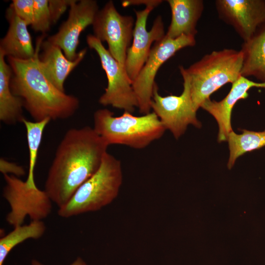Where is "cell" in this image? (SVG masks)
Listing matches in <instances>:
<instances>
[{
  "label": "cell",
  "instance_id": "6da1fadb",
  "mask_svg": "<svg viewBox=\"0 0 265 265\" xmlns=\"http://www.w3.org/2000/svg\"><path fill=\"white\" fill-rule=\"evenodd\" d=\"M108 146L89 126L71 128L66 132L56 148L44 186L58 208L66 204L96 172Z\"/></svg>",
  "mask_w": 265,
  "mask_h": 265
},
{
  "label": "cell",
  "instance_id": "7a4b0ae2",
  "mask_svg": "<svg viewBox=\"0 0 265 265\" xmlns=\"http://www.w3.org/2000/svg\"><path fill=\"white\" fill-rule=\"evenodd\" d=\"M44 37L43 35L38 38L33 57L20 59L7 56L12 69L10 89L21 99L24 108L34 121L66 119L76 113L79 100L55 87L39 67L38 55Z\"/></svg>",
  "mask_w": 265,
  "mask_h": 265
},
{
  "label": "cell",
  "instance_id": "3957f363",
  "mask_svg": "<svg viewBox=\"0 0 265 265\" xmlns=\"http://www.w3.org/2000/svg\"><path fill=\"white\" fill-rule=\"evenodd\" d=\"M95 131L109 146L122 145L143 149L164 134L165 129L153 111L135 116L124 111L116 116L106 108L97 110L93 115Z\"/></svg>",
  "mask_w": 265,
  "mask_h": 265
},
{
  "label": "cell",
  "instance_id": "277c9868",
  "mask_svg": "<svg viewBox=\"0 0 265 265\" xmlns=\"http://www.w3.org/2000/svg\"><path fill=\"white\" fill-rule=\"evenodd\" d=\"M123 177L121 161L107 152L98 170L66 204L58 209L57 214L67 218L97 212L109 205L119 194Z\"/></svg>",
  "mask_w": 265,
  "mask_h": 265
},
{
  "label": "cell",
  "instance_id": "5b68a950",
  "mask_svg": "<svg viewBox=\"0 0 265 265\" xmlns=\"http://www.w3.org/2000/svg\"><path fill=\"white\" fill-rule=\"evenodd\" d=\"M243 55L231 49L213 51L200 60L184 68L190 81V94L197 111L210 95L227 83H234L241 76Z\"/></svg>",
  "mask_w": 265,
  "mask_h": 265
},
{
  "label": "cell",
  "instance_id": "8992f818",
  "mask_svg": "<svg viewBox=\"0 0 265 265\" xmlns=\"http://www.w3.org/2000/svg\"><path fill=\"white\" fill-rule=\"evenodd\" d=\"M3 178L2 195L10 209L5 218L8 224L15 227L23 225L27 217L40 221L50 214L53 202L44 190L30 187L13 175L5 174Z\"/></svg>",
  "mask_w": 265,
  "mask_h": 265
},
{
  "label": "cell",
  "instance_id": "52a82bcc",
  "mask_svg": "<svg viewBox=\"0 0 265 265\" xmlns=\"http://www.w3.org/2000/svg\"><path fill=\"white\" fill-rule=\"evenodd\" d=\"M86 42L88 47L98 54L107 80V87L100 97L99 103L132 113L138 107V102L125 67L93 35L87 36Z\"/></svg>",
  "mask_w": 265,
  "mask_h": 265
},
{
  "label": "cell",
  "instance_id": "ba28073f",
  "mask_svg": "<svg viewBox=\"0 0 265 265\" xmlns=\"http://www.w3.org/2000/svg\"><path fill=\"white\" fill-rule=\"evenodd\" d=\"M179 70L184 80L182 94L179 96H162L159 94L156 84L151 103L152 111L158 116L165 130H169L176 139L185 132L188 125L197 128L201 126L197 119V111L192 101L189 78L183 66H179Z\"/></svg>",
  "mask_w": 265,
  "mask_h": 265
},
{
  "label": "cell",
  "instance_id": "9c48e42d",
  "mask_svg": "<svg viewBox=\"0 0 265 265\" xmlns=\"http://www.w3.org/2000/svg\"><path fill=\"white\" fill-rule=\"evenodd\" d=\"M196 44L194 36L183 35L177 38L165 37L155 43L149 57L132 86L138 102L140 113L145 114L151 111V103L155 84L157 73L161 65L178 51Z\"/></svg>",
  "mask_w": 265,
  "mask_h": 265
},
{
  "label": "cell",
  "instance_id": "30bf717a",
  "mask_svg": "<svg viewBox=\"0 0 265 265\" xmlns=\"http://www.w3.org/2000/svg\"><path fill=\"white\" fill-rule=\"evenodd\" d=\"M134 24L132 16L122 15L109 0L98 11L92 25L93 35L107 43L110 54L124 67L133 38Z\"/></svg>",
  "mask_w": 265,
  "mask_h": 265
},
{
  "label": "cell",
  "instance_id": "8fae6325",
  "mask_svg": "<svg viewBox=\"0 0 265 265\" xmlns=\"http://www.w3.org/2000/svg\"><path fill=\"white\" fill-rule=\"evenodd\" d=\"M156 7L148 5L142 10L134 9L136 21L133 32L132 44L128 49L125 62V70L132 83L147 61L153 42H157L165 36L164 24L160 16L155 19L149 31L146 23L150 13Z\"/></svg>",
  "mask_w": 265,
  "mask_h": 265
},
{
  "label": "cell",
  "instance_id": "7c38bea8",
  "mask_svg": "<svg viewBox=\"0 0 265 265\" xmlns=\"http://www.w3.org/2000/svg\"><path fill=\"white\" fill-rule=\"evenodd\" d=\"M99 10L96 0H73L67 19L61 24L58 31L47 40L58 46L69 60H75L80 35L88 26L92 25Z\"/></svg>",
  "mask_w": 265,
  "mask_h": 265
},
{
  "label": "cell",
  "instance_id": "4fadbf2b",
  "mask_svg": "<svg viewBox=\"0 0 265 265\" xmlns=\"http://www.w3.org/2000/svg\"><path fill=\"white\" fill-rule=\"evenodd\" d=\"M215 3L219 18L232 26L243 42L265 23L264 0H217Z\"/></svg>",
  "mask_w": 265,
  "mask_h": 265
},
{
  "label": "cell",
  "instance_id": "5bb4252c",
  "mask_svg": "<svg viewBox=\"0 0 265 265\" xmlns=\"http://www.w3.org/2000/svg\"><path fill=\"white\" fill-rule=\"evenodd\" d=\"M254 87L265 88V82L253 81L240 76L232 83L230 92L223 100L217 102L209 99L202 105L201 107L212 115L217 122L219 142L227 140L233 131L231 121L234 106L239 100L246 98L248 90Z\"/></svg>",
  "mask_w": 265,
  "mask_h": 265
},
{
  "label": "cell",
  "instance_id": "9a60e30c",
  "mask_svg": "<svg viewBox=\"0 0 265 265\" xmlns=\"http://www.w3.org/2000/svg\"><path fill=\"white\" fill-rule=\"evenodd\" d=\"M42 52L39 53L38 63L41 69L50 81L58 89L65 92L64 84L70 73L84 57L87 49L78 53L76 59L69 60L57 46L47 39L41 46Z\"/></svg>",
  "mask_w": 265,
  "mask_h": 265
},
{
  "label": "cell",
  "instance_id": "2e32d148",
  "mask_svg": "<svg viewBox=\"0 0 265 265\" xmlns=\"http://www.w3.org/2000/svg\"><path fill=\"white\" fill-rule=\"evenodd\" d=\"M5 17L9 23L6 35L0 39V52L5 56L20 59H28L35 53L31 37L26 24L15 13L10 4L6 9Z\"/></svg>",
  "mask_w": 265,
  "mask_h": 265
},
{
  "label": "cell",
  "instance_id": "e0dca14e",
  "mask_svg": "<svg viewBox=\"0 0 265 265\" xmlns=\"http://www.w3.org/2000/svg\"><path fill=\"white\" fill-rule=\"evenodd\" d=\"M171 21L165 36L175 39L183 35L195 37L196 26L204 10L202 0H168Z\"/></svg>",
  "mask_w": 265,
  "mask_h": 265
},
{
  "label": "cell",
  "instance_id": "ac0fdd59",
  "mask_svg": "<svg viewBox=\"0 0 265 265\" xmlns=\"http://www.w3.org/2000/svg\"><path fill=\"white\" fill-rule=\"evenodd\" d=\"M243 55L241 76H252L265 82V23L261 25L240 50Z\"/></svg>",
  "mask_w": 265,
  "mask_h": 265
},
{
  "label": "cell",
  "instance_id": "d6986e66",
  "mask_svg": "<svg viewBox=\"0 0 265 265\" xmlns=\"http://www.w3.org/2000/svg\"><path fill=\"white\" fill-rule=\"evenodd\" d=\"M0 52V120L6 125H15L25 118L21 99L15 96L10 87L12 69Z\"/></svg>",
  "mask_w": 265,
  "mask_h": 265
},
{
  "label": "cell",
  "instance_id": "ffe728a7",
  "mask_svg": "<svg viewBox=\"0 0 265 265\" xmlns=\"http://www.w3.org/2000/svg\"><path fill=\"white\" fill-rule=\"evenodd\" d=\"M46 230L42 220L31 221L27 225L14 227V229L0 239V265H3L10 252L17 245L29 239L41 238Z\"/></svg>",
  "mask_w": 265,
  "mask_h": 265
},
{
  "label": "cell",
  "instance_id": "44dd1931",
  "mask_svg": "<svg viewBox=\"0 0 265 265\" xmlns=\"http://www.w3.org/2000/svg\"><path fill=\"white\" fill-rule=\"evenodd\" d=\"M242 131L241 134L232 131L228 135L227 141L230 156L227 166L229 169L233 167L238 157L246 152L265 146V130L254 132L243 130Z\"/></svg>",
  "mask_w": 265,
  "mask_h": 265
},
{
  "label": "cell",
  "instance_id": "7402d4cb",
  "mask_svg": "<svg viewBox=\"0 0 265 265\" xmlns=\"http://www.w3.org/2000/svg\"><path fill=\"white\" fill-rule=\"evenodd\" d=\"M50 121L47 118L40 121H31L24 118L22 121L26 130L29 152V168L25 182L30 187H37L34 180V169L44 131Z\"/></svg>",
  "mask_w": 265,
  "mask_h": 265
},
{
  "label": "cell",
  "instance_id": "603a6c76",
  "mask_svg": "<svg viewBox=\"0 0 265 265\" xmlns=\"http://www.w3.org/2000/svg\"><path fill=\"white\" fill-rule=\"evenodd\" d=\"M52 24L49 0H34L32 29L44 34L50 30Z\"/></svg>",
  "mask_w": 265,
  "mask_h": 265
},
{
  "label": "cell",
  "instance_id": "cb8c5ba5",
  "mask_svg": "<svg viewBox=\"0 0 265 265\" xmlns=\"http://www.w3.org/2000/svg\"><path fill=\"white\" fill-rule=\"evenodd\" d=\"M11 4L17 15L27 26H31L33 19L34 0H13Z\"/></svg>",
  "mask_w": 265,
  "mask_h": 265
},
{
  "label": "cell",
  "instance_id": "d4e9b609",
  "mask_svg": "<svg viewBox=\"0 0 265 265\" xmlns=\"http://www.w3.org/2000/svg\"><path fill=\"white\" fill-rule=\"evenodd\" d=\"M73 0H49V8L52 24L56 23Z\"/></svg>",
  "mask_w": 265,
  "mask_h": 265
},
{
  "label": "cell",
  "instance_id": "484cf974",
  "mask_svg": "<svg viewBox=\"0 0 265 265\" xmlns=\"http://www.w3.org/2000/svg\"><path fill=\"white\" fill-rule=\"evenodd\" d=\"M0 171L3 175H13L18 178L25 174L24 168L18 164L7 160L3 158L0 159Z\"/></svg>",
  "mask_w": 265,
  "mask_h": 265
},
{
  "label": "cell",
  "instance_id": "4316f807",
  "mask_svg": "<svg viewBox=\"0 0 265 265\" xmlns=\"http://www.w3.org/2000/svg\"><path fill=\"white\" fill-rule=\"evenodd\" d=\"M163 2L161 0H125L122 2V5L124 7L132 5L144 4L146 6L154 5L156 7L159 5Z\"/></svg>",
  "mask_w": 265,
  "mask_h": 265
},
{
  "label": "cell",
  "instance_id": "83f0119b",
  "mask_svg": "<svg viewBox=\"0 0 265 265\" xmlns=\"http://www.w3.org/2000/svg\"><path fill=\"white\" fill-rule=\"evenodd\" d=\"M31 265H44L38 261L33 259L31 261ZM70 265H87L86 263L80 258H78Z\"/></svg>",
  "mask_w": 265,
  "mask_h": 265
}]
</instances>
